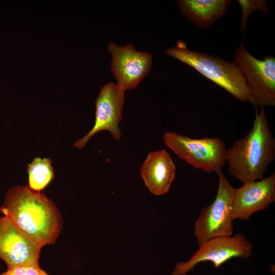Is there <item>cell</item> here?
<instances>
[{"instance_id":"cell-1","label":"cell","mask_w":275,"mask_h":275,"mask_svg":"<svg viewBox=\"0 0 275 275\" xmlns=\"http://www.w3.org/2000/svg\"><path fill=\"white\" fill-rule=\"evenodd\" d=\"M0 212L42 247L53 244L62 229V217L54 203L44 194L28 186L10 188Z\"/></svg>"},{"instance_id":"cell-2","label":"cell","mask_w":275,"mask_h":275,"mask_svg":"<svg viewBox=\"0 0 275 275\" xmlns=\"http://www.w3.org/2000/svg\"><path fill=\"white\" fill-rule=\"evenodd\" d=\"M255 109L252 128L227 151L229 174L243 183L263 179L275 157V139L264 108Z\"/></svg>"},{"instance_id":"cell-3","label":"cell","mask_w":275,"mask_h":275,"mask_svg":"<svg viewBox=\"0 0 275 275\" xmlns=\"http://www.w3.org/2000/svg\"><path fill=\"white\" fill-rule=\"evenodd\" d=\"M166 53L188 65L242 102L252 103V97L242 73L234 62L217 56L189 50L184 42L178 40L176 45Z\"/></svg>"},{"instance_id":"cell-4","label":"cell","mask_w":275,"mask_h":275,"mask_svg":"<svg viewBox=\"0 0 275 275\" xmlns=\"http://www.w3.org/2000/svg\"><path fill=\"white\" fill-rule=\"evenodd\" d=\"M162 140L178 158L204 172H216L227 161L226 144L218 138L193 139L172 131L164 133Z\"/></svg>"},{"instance_id":"cell-5","label":"cell","mask_w":275,"mask_h":275,"mask_svg":"<svg viewBox=\"0 0 275 275\" xmlns=\"http://www.w3.org/2000/svg\"><path fill=\"white\" fill-rule=\"evenodd\" d=\"M216 173L218 177L216 197L202 209L194 225V235L199 246L214 237L231 236L233 232L232 202L235 188L221 169Z\"/></svg>"},{"instance_id":"cell-6","label":"cell","mask_w":275,"mask_h":275,"mask_svg":"<svg viewBox=\"0 0 275 275\" xmlns=\"http://www.w3.org/2000/svg\"><path fill=\"white\" fill-rule=\"evenodd\" d=\"M245 79L255 108L275 105V58L262 60L251 54L242 40L235 53L234 62Z\"/></svg>"},{"instance_id":"cell-7","label":"cell","mask_w":275,"mask_h":275,"mask_svg":"<svg viewBox=\"0 0 275 275\" xmlns=\"http://www.w3.org/2000/svg\"><path fill=\"white\" fill-rule=\"evenodd\" d=\"M252 251V243L242 233L214 237L199 246L188 260L177 263L171 275H185L198 263L206 261L218 268L232 258H249Z\"/></svg>"},{"instance_id":"cell-8","label":"cell","mask_w":275,"mask_h":275,"mask_svg":"<svg viewBox=\"0 0 275 275\" xmlns=\"http://www.w3.org/2000/svg\"><path fill=\"white\" fill-rule=\"evenodd\" d=\"M125 92L112 82L101 87L95 101L94 125L85 136L74 142L75 147L82 148L91 137L102 130L109 131L116 140L121 139L122 133L119 125L122 119Z\"/></svg>"},{"instance_id":"cell-9","label":"cell","mask_w":275,"mask_h":275,"mask_svg":"<svg viewBox=\"0 0 275 275\" xmlns=\"http://www.w3.org/2000/svg\"><path fill=\"white\" fill-rule=\"evenodd\" d=\"M108 50L112 55L111 71L118 86L125 91L136 88L151 68L152 56L136 50L132 43L119 46L110 42Z\"/></svg>"},{"instance_id":"cell-10","label":"cell","mask_w":275,"mask_h":275,"mask_svg":"<svg viewBox=\"0 0 275 275\" xmlns=\"http://www.w3.org/2000/svg\"><path fill=\"white\" fill-rule=\"evenodd\" d=\"M5 216H0V258L7 269L39 265L41 248Z\"/></svg>"},{"instance_id":"cell-11","label":"cell","mask_w":275,"mask_h":275,"mask_svg":"<svg viewBox=\"0 0 275 275\" xmlns=\"http://www.w3.org/2000/svg\"><path fill=\"white\" fill-rule=\"evenodd\" d=\"M275 201V172L259 181L247 182L235 189L232 202L234 219L248 221L255 212L267 209Z\"/></svg>"},{"instance_id":"cell-12","label":"cell","mask_w":275,"mask_h":275,"mask_svg":"<svg viewBox=\"0 0 275 275\" xmlns=\"http://www.w3.org/2000/svg\"><path fill=\"white\" fill-rule=\"evenodd\" d=\"M176 166L165 150L149 153L140 172L145 186L156 196L163 195L169 190L176 174Z\"/></svg>"},{"instance_id":"cell-13","label":"cell","mask_w":275,"mask_h":275,"mask_svg":"<svg viewBox=\"0 0 275 275\" xmlns=\"http://www.w3.org/2000/svg\"><path fill=\"white\" fill-rule=\"evenodd\" d=\"M230 0L177 1L181 13L197 26L210 27L223 17L227 11Z\"/></svg>"},{"instance_id":"cell-14","label":"cell","mask_w":275,"mask_h":275,"mask_svg":"<svg viewBox=\"0 0 275 275\" xmlns=\"http://www.w3.org/2000/svg\"><path fill=\"white\" fill-rule=\"evenodd\" d=\"M49 158L37 157L28 164V187L32 191L40 192L54 178L53 169Z\"/></svg>"},{"instance_id":"cell-15","label":"cell","mask_w":275,"mask_h":275,"mask_svg":"<svg viewBox=\"0 0 275 275\" xmlns=\"http://www.w3.org/2000/svg\"><path fill=\"white\" fill-rule=\"evenodd\" d=\"M238 2L242 10L241 26L243 30H245L249 16L254 11H260L266 15L268 13L265 1L239 0Z\"/></svg>"},{"instance_id":"cell-16","label":"cell","mask_w":275,"mask_h":275,"mask_svg":"<svg viewBox=\"0 0 275 275\" xmlns=\"http://www.w3.org/2000/svg\"><path fill=\"white\" fill-rule=\"evenodd\" d=\"M0 275H49L39 265L25 266L7 269Z\"/></svg>"}]
</instances>
